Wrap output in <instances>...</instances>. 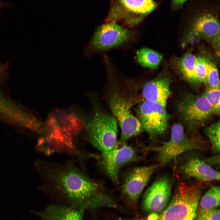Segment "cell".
<instances>
[{"mask_svg": "<svg viewBox=\"0 0 220 220\" xmlns=\"http://www.w3.org/2000/svg\"><path fill=\"white\" fill-rule=\"evenodd\" d=\"M42 166L44 191L56 204L92 211L114 206L112 194L73 164L46 161Z\"/></svg>", "mask_w": 220, "mask_h": 220, "instance_id": "6da1fadb", "label": "cell"}, {"mask_svg": "<svg viewBox=\"0 0 220 220\" xmlns=\"http://www.w3.org/2000/svg\"><path fill=\"white\" fill-rule=\"evenodd\" d=\"M200 191L196 186L181 182L161 212L154 214L155 220H194L196 215Z\"/></svg>", "mask_w": 220, "mask_h": 220, "instance_id": "7a4b0ae2", "label": "cell"}, {"mask_svg": "<svg viewBox=\"0 0 220 220\" xmlns=\"http://www.w3.org/2000/svg\"><path fill=\"white\" fill-rule=\"evenodd\" d=\"M157 6L153 0H113L105 22L120 23L132 28L141 23Z\"/></svg>", "mask_w": 220, "mask_h": 220, "instance_id": "3957f363", "label": "cell"}, {"mask_svg": "<svg viewBox=\"0 0 220 220\" xmlns=\"http://www.w3.org/2000/svg\"><path fill=\"white\" fill-rule=\"evenodd\" d=\"M158 167L157 164H152L135 167L125 176L122 185L120 199L123 206L132 215L140 213V197Z\"/></svg>", "mask_w": 220, "mask_h": 220, "instance_id": "277c9868", "label": "cell"}, {"mask_svg": "<svg viewBox=\"0 0 220 220\" xmlns=\"http://www.w3.org/2000/svg\"><path fill=\"white\" fill-rule=\"evenodd\" d=\"M117 123L113 116L101 110L96 111L90 119L88 125V139L101 153L116 146Z\"/></svg>", "mask_w": 220, "mask_h": 220, "instance_id": "5b68a950", "label": "cell"}, {"mask_svg": "<svg viewBox=\"0 0 220 220\" xmlns=\"http://www.w3.org/2000/svg\"><path fill=\"white\" fill-rule=\"evenodd\" d=\"M108 103L121 130L120 141L125 142L142 132L143 129L139 119L131 111L132 102L117 89L112 90L108 96Z\"/></svg>", "mask_w": 220, "mask_h": 220, "instance_id": "8992f818", "label": "cell"}, {"mask_svg": "<svg viewBox=\"0 0 220 220\" xmlns=\"http://www.w3.org/2000/svg\"><path fill=\"white\" fill-rule=\"evenodd\" d=\"M179 115L188 130L196 131L211 119L213 111L202 94L186 93L179 101Z\"/></svg>", "mask_w": 220, "mask_h": 220, "instance_id": "52a82bcc", "label": "cell"}, {"mask_svg": "<svg viewBox=\"0 0 220 220\" xmlns=\"http://www.w3.org/2000/svg\"><path fill=\"white\" fill-rule=\"evenodd\" d=\"M98 166L114 183L118 184L121 170L126 165L140 159L137 149L125 142H117L113 149L101 153Z\"/></svg>", "mask_w": 220, "mask_h": 220, "instance_id": "ba28073f", "label": "cell"}, {"mask_svg": "<svg viewBox=\"0 0 220 220\" xmlns=\"http://www.w3.org/2000/svg\"><path fill=\"white\" fill-rule=\"evenodd\" d=\"M153 149L158 153L160 164L164 166L185 152L203 148L195 139L188 137L182 126L178 123L172 126L169 141Z\"/></svg>", "mask_w": 220, "mask_h": 220, "instance_id": "9c48e42d", "label": "cell"}, {"mask_svg": "<svg viewBox=\"0 0 220 220\" xmlns=\"http://www.w3.org/2000/svg\"><path fill=\"white\" fill-rule=\"evenodd\" d=\"M135 33L116 23L106 22L96 29L90 47L93 51H105L129 41L134 36Z\"/></svg>", "mask_w": 220, "mask_h": 220, "instance_id": "30bf717a", "label": "cell"}, {"mask_svg": "<svg viewBox=\"0 0 220 220\" xmlns=\"http://www.w3.org/2000/svg\"><path fill=\"white\" fill-rule=\"evenodd\" d=\"M138 113L143 130L151 139L167 130L170 117L166 107L160 104L145 100L139 106Z\"/></svg>", "mask_w": 220, "mask_h": 220, "instance_id": "8fae6325", "label": "cell"}, {"mask_svg": "<svg viewBox=\"0 0 220 220\" xmlns=\"http://www.w3.org/2000/svg\"><path fill=\"white\" fill-rule=\"evenodd\" d=\"M172 183L166 176L157 179L148 188L142 197L141 213L158 214L167 206L171 196Z\"/></svg>", "mask_w": 220, "mask_h": 220, "instance_id": "7c38bea8", "label": "cell"}, {"mask_svg": "<svg viewBox=\"0 0 220 220\" xmlns=\"http://www.w3.org/2000/svg\"><path fill=\"white\" fill-rule=\"evenodd\" d=\"M219 17L213 16L201 20L186 23L187 32L185 42L193 43L204 40L216 47L219 46Z\"/></svg>", "mask_w": 220, "mask_h": 220, "instance_id": "4fadbf2b", "label": "cell"}, {"mask_svg": "<svg viewBox=\"0 0 220 220\" xmlns=\"http://www.w3.org/2000/svg\"><path fill=\"white\" fill-rule=\"evenodd\" d=\"M180 174L185 178H193L204 182L220 180L219 172L199 158H189L180 166Z\"/></svg>", "mask_w": 220, "mask_h": 220, "instance_id": "5bb4252c", "label": "cell"}, {"mask_svg": "<svg viewBox=\"0 0 220 220\" xmlns=\"http://www.w3.org/2000/svg\"><path fill=\"white\" fill-rule=\"evenodd\" d=\"M85 210L82 208L53 204L41 211L31 212L41 220H83Z\"/></svg>", "mask_w": 220, "mask_h": 220, "instance_id": "9a60e30c", "label": "cell"}, {"mask_svg": "<svg viewBox=\"0 0 220 220\" xmlns=\"http://www.w3.org/2000/svg\"><path fill=\"white\" fill-rule=\"evenodd\" d=\"M171 82L168 77L163 76L146 82L142 89L143 97L145 100L158 102L166 107L168 98L172 93L170 89Z\"/></svg>", "mask_w": 220, "mask_h": 220, "instance_id": "2e32d148", "label": "cell"}, {"mask_svg": "<svg viewBox=\"0 0 220 220\" xmlns=\"http://www.w3.org/2000/svg\"><path fill=\"white\" fill-rule=\"evenodd\" d=\"M197 59L191 52H188L178 59L177 63L178 69L182 77L189 83L195 86L200 84L196 73Z\"/></svg>", "mask_w": 220, "mask_h": 220, "instance_id": "e0dca14e", "label": "cell"}, {"mask_svg": "<svg viewBox=\"0 0 220 220\" xmlns=\"http://www.w3.org/2000/svg\"><path fill=\"white\" fill-rule=\"evenodd\" d=\"M136 54L138 62L145 68L156 69L163 59V57L161 54L146 47L138 50Z\"/></svg>", "mask_w": 220, "mask_h": 220, "instance_id": "ac0fdd59", "label": "cell"}, {"mask_svg": "<svg viewBox=\"0 0 220 220\" xmlns=\"http://www.w3.org/2000/svg\"><path fill=\"white\" fill-rule=\"evenodd\" d=\"M220 188L214 186L209 189L199 201V209L218 208L220 205Z\"/></svg>", "mask_w": 220, "mask_h": 220, "instance_id": "d6986e66", "label": "cell"}, {"mask_svg": "<svg viewBox=\"0 0 220 220\" xmlns=\"http://www.w3.org/2000/svg\"><path fill=\"white\" fill-rule=\"evenodd\" d=\"M207 73V85L208 87L220 88V82L218 72L215 64L207 58L202 57Z\"/></svg>", "mask_w": 220, "mask_h": 220, "instance_id": "ffe728a7", "label": "cell"}, {"mask_svg": "<svg viewBox=\"0 0 220 220\" xmlns=\"http://www.w3.org/2000/svg\"><path fill=\"white\" fill-rule=\"evenodd\" d=\"M220 125L219 120L204 130L205 134L210 141L212 149L217 152L220 151Z\"/></svg>", "mask_w": 220, "mask_h": 220, "instance_id": "44dd1931", "label": "cell"}, {"mask_svg": "<svg viewBox=\"0 0 220 220\" xmlns=\"http://www.w3.org/2000/svg\"><path fill=\"white\" fill-rule=\"evenodd\" d=\"M220 89L208 87L202 94L212 109L214 113L220 115Z\"/></svg>", "mask_w": 220, "mask_h": 220, "instance_id": "7402d4cb", "label": "cell"}, {"mask_svg": "<svg viewBox=\"0 0 220 220\" xmlns=\"http://www.w3.org/2000/svg\"><path fill=\"white\" fill-rule=\"evenodd\" d=\"M113 209H105V211L102 212L103 220H149L146 215L139 214L129 217L120 216L112 211Z\"/></svg>", "mask_w": 220, "mask_h": 220, "instance_id": "603a6c76", "label": "cell"}, {"mask_svg": "<svg viewBox=\"0 0 220 220\" xmlns=\"http://www.w3.org/2000/svg\"><path fill=\"white\" fill-rule=\"evenodd\" d=\"M219 208L199 209L197 213V220H220Z\"/></svg>", "mask_w": 220, "mask_h": 220, "instance_id": "cb8c5ba5", "label": "cell"}, {"mask_svg": "<svg viewBox=\"0 0 220 220\" xmlns=\"http://www.w3.org/2000/svg\"><path fill=\"white\" fill-rule=\"evenodd\" d=\"M195 71L197 78L200 83L207 85V71L201 57H197Z\"/></svg>", "mask_w": 220, "mask_h": 220, "instance_id": "d4e9b609", "label": "cell"}, {"mask_svg": "<svg viewBox=\"0 0 220 220\" xmlns=\"http://www.w3.org/2000/svg\"><path fill=\"white\" fill-rule=\"evenodd\" d=\"M189 0H170V6L173 11L181 9L185 3Z\"/></svg>", "mask_w": 220, "mask_h": 220, "instance_id": "484cf974", "label": "cell"}, {"mask_svg": "<svg viewBox=\"0 0 220 220\" xmlns=\"http://www.w3.org/2000/svg\"><path fill=\"white\" fill-rule=\"evenodd\" d=\"M11 5V4L8 2H3L0 0V13L2 10L4 8L8 7Z\"/></svg>", "mask_w": 220, "mask_h": 220, "instance_id": "4316f807", "label": "cell"}]
</instances>
